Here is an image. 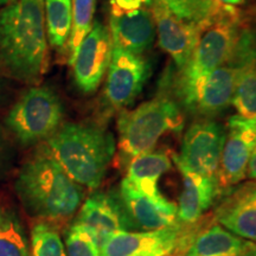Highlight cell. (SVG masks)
I'll return each instance as SVG.
<instances>
[{
    "instance_id": "4dcf8cb0",
    "label": "cell",
    "mask_w": 256,
    "mask_h": 256,
    "mask_svg": "<svg viewBox=\"0 0 256 256\" xmlns=\"http://www.w3.org/2000/svg\"><path fill=\"white\" fill-rule=\"evenodd\" d=\"M12 2H14V0H0V5H8Z\"/></svg>"
},
{
    "instance_id": "ac0fdd59",
    "label": "cell",
    "mask_w": 256,
    "mask_h": 256,
    "mask_svg": "<svg viewBox=\"0 0 256 256\" xmlns=\"http://www.w3.org/2000/svg\"><path fill=\"white\" fill-rule=\"evenodd\" d=\"M183 176V190L179 197L178 220L192 226L202 218L220 194L217 178L204 177L190 170L178 168Z\"/></svg>"
},
{
    "instance_id": "7402d4cb",
    "label": "cell",
    "mask_w": 256,
    "mask_h": 256,
    "mask_svg": "<svg viewBox=\"0 0 256 256\" xmlns=\"http://www.w3.org/2000/svg\"><path fill=\"white\" fill-rule=\"evenodd\" d=\"M46 34L51 46L62 51L68 44L72 26V0H46Z\"/></svg>"
},
{
    "instance_id": "6da1fadb",
    "label": "cell",
    "mask_w": 256,
    "mask_h": 256,
    "mask_svg": "<svg viewBox=\"0 0 256 256\" xmlns=\"http://www.w3.org/2000/svg\"><path fill=\"white\" fill-rule=\"evenodd\" d=\"M43 0H14L0 10V70L17 81H37L46 60Z\"/></svg>"
},
{
    "instance_id": "f1b7e54d",
    "label": "cell",
    "mask_w": 256,
    "mask_h": 256,
    "mask_svg": "<svg viewBox=\"0 0 256 256\" xmlns=\"http://www.w3.org/2000/svg\"><path fill=\"white\" fill-rule=\"evenodd\" d=\"M5 138L4 133H2V128L0 126V172H2V165H4L5 160Z\"/></svg>"
},
{
    "instance_id": "44dd1931",
    "label": "cell",
    "mask_w": 256,
    "mask_h": 256,
    "mask_svg": "<svg viewBox=\"0 0 256 256\" xmlns=\"http://www.w3.org/2000/svg\"><path fill=\"white\" fill-rule=\"evenodd\" d=\"M171 158L164 151H150L136 156L126 168V178L138 191L147 194H158L159 179L171 170Z\"/></svg>"
},
{
    "instance_id": "8992f818",
    "label": "cell",
    "mask_w": 256,
    "mask_h": 256,
    "mask_svg": "<svg viewBox=\"0 0 256 256\" xmlns=\"http://www.w3.org/2000/svg\"><path fill=\"white\" fill-rule=\"evenodd\" d=\"M63 116V104L56 92L46 87H34L10 110L5 124L19 144L28 146L55 134Z\"/></svg>"
},
{
    "instance_id": "1f68e13d",
    "label": "cell",
    "mask_w": 256,
    "mask_h": 256,
    "mask_svg": "<svg viewBox=\"0 0 256 256\" xmlns=\"http://www.w3.org/2000/svg\"><path fill=\"white\" fill-rule=\"evenodd\" d=\"M168 256H179V255H168Z\"/></svg>"
},
{
    "instance_id": "277c9868",
    "label": "cell",
    "mask_w": 256,
    "mask_h": 256,
    "mask_svg": "<svg viewBox=\"0 0 256 256\" xmlns=\"http://www.w3.org/2000/svg\"><path fill=\"white\" fill-rule=\"evenodd\" d=\"M48 151L72 180L98 188L114 158L116 144L104 128L88 124H66L48 139Z\"/></svg>"
},
{
    "instance_id": "5b68a950",
    "label": "cell",
    "mask_w": 256,
    "mask_h": 256,
    "mask_svg": "<svg viewBox=\"0 0 256 256\" xmlns=\"http://www.w3.org/2000/svg\"><path fill=\"white\" fill-rule=\"evenodd\" d=\"M178 104L166 95H158L133 110H122L118 119V151L120 164L127 168L136 156L152 151L168 132L183 130Z\"/></svg>"
},
{
    "instance_id": "2e32d148",
    "label": "cell",
    "mask_w": 256,
    "mask_h": 256,
    "mask_svg": "<svg viewBox=\"0 0 256 256\" xmlns=\"http://www.w3.org/2000/svg\"><path fill=\"white\" fill-rule=\"evenodd\" d=\"M110 31L112 43L134 55L150 49L156 34L151 10L146 5L128 11L112 8Z\"/></svg>"
},
{
    "instance_id": "4fadbf2b",
    "label": "cell",
    "mask_w": 256,
    "mask_h": 256,
    "mask_svg": "<svg viewBox=\"0 0 256 256\" xmlns=\"http://www.w3.org/2000/svg\"><path fill=\"white\" fill-rule=\"evenodd\" d=\"M148 8L154 20L159 46L172 57L180 72L191 58L198 42L200 26L177 17L164 0H151Z\"/></svg>"
},
{
    "instance_id": "d4e9b609",
    "label": "cell",
    "mask_w": 256,
    "mask_h": 256,
    "mask_svg": "<svg viewBox=\"0 0 256 256\" xmlns=\"http://www.w3.org/2000/svg\"><path fill=\"white\" fill-rule=\"evenodd\" d=\"M95 0H72V26L68 42L69 66H72L78 49L92 28Z\"/></svg>"
},
{
    "instance_id": "8fae6325",
    "label": "cell",
    "mask_w": 256,
    "mask_h": 256,
    "mask_svg": "<svg viewBox=\"0 0 256 256\" xmlns=\"http://www.w3.org/2000/svg\"><path fill=\"white\" fill-rule=\"evenodd\" d=\"M118 196L132 229L140 232L174 226L178 220V206L160 192L147 194L134 188L126 178L121 182Z\"/></svg>"
},
{
    "instance_id": "3957f363",
    "label": "cell",
    "mask_w": 256,
    "mask_h": 256,
    "mask_svg": "<svg viewBox=\"0 0 256 256\" xmlns=\"http://www.w3.org/2000/svg\"><path fill=\"white\" fill-rule=\"evenodd\" d=\"M240 31V12L235 6L222 5L200 25L196 46L176 84V96L191 114L208 78L232 56Z\"/></svg>"
},
{
    "instance_id": "484cf974",
    "label": "cell",
    "mask_w": 256,
    "mask_h": 256,
    "mask_svg": "<svg viewBox=\"0 0 256 256\" xmlns=\"http://www.w3.org/2000/svg\"><path fill=\"white\" fill-rule=\"evenodd\" d=\"M150 2L145 0L147 5ZM164 2L177 17L198 26L216 14L222 6L214 0H164Z\"/></svg>"
},
{
    "instance_id": "9c48e42d",
    "label": "cell",
    "mask_w": 256,
    "mask_h": 256,
    "mask_svg": "<svg viewBox=\"0 0 256 256\" xmlns=\"http://www.w3.org/2000/svg\"><path fill=\"white\" fill-rule=\"evenodd\" d=\"M255 147L256 120L241 115L229 118L216 177L220 188L226 190L247 178V166Z\"/></svg>"
},
{
    "instance_id": "f546056e",
    "label": "cell",
    "mask_w": 256,
    "mask_h": 256,
    "mask_svg": "<svg viewBox=\"0 0 256 256\" xmlns=\"http://www.w3.org/2000/svg\"><path fill=\"white\" fill-rule=\"evenodd\" d=\"M214 2H218L222 5H228V6H240L243 5L246 2V0H214Z\"/></svg>"
},
{
    "instance_id": "e0dca14e",
    "label": "cell",
    "mask_w": 256,
    "mask_h": 256,
    "mask_svg": "<svg viewBox=\"0 0 256 256\" xmlns=\"http://www.w3.org/2000/svg\"><path fill=\"white\" fill-rule=\"evenodd\" d=\"M214 220L229 232L256 244V182L232 192L217 208Z\"/></svg>"
},
{
    "instance_id": "7a4b0ae2",
    "label": "cell",
    "mask_w": 256,
    "mask_h": 256,
    "mask_svg": "<svg viewBox=\"0 0 256 256\" xmlns=\"http://www.w3.org/2000/svg\"><path fill=\"white\" fill-rule=\"evenodd\" d=\"M28 215L44 222H66L78 212L83 188L64 171L49 151L25 162L14 183Z\"/></svg>"
},
{
    "instance_id": "4316f807",
    "label": "cell",
    "mask_w": 256,
    "mask_h": 256,
    "mask_svg": "<svg viewBox=\"0 0 256 256\" xmlns=\"http://www.w3.org/2000/svg\"><path fill=\"white\" fill-rule=\"evenodd\" d=\"M66 256H100V244L81 224L74 222L66 238Z\"/></svg>"
},
{
    "instance_id": "ba28073f",
    "label": "cell",
    "mask_w": 256,
    "mask_h": 256,
    "mask_svg": "<svg viewBox=\"0 0 256 256\" xmlns=\"http://www.w3.org/2000/svg\"><path fill=\"white\" fill-rule=\"evenodd\" d=\"M226 140V130L212 120L191 124L185 133L180 153L174 156L177 168L190 170L204 177L216 178Z\"/></svg>"
},
{
    "instance_id": "83f0119b",
    "label": "cell",
    "mask_w": 256,
    "mask_h": 256,
    "mask_svg": "<svg viewBox=\"0 0 256 256\" xmlns=\"http://www.w3.org/2000/svg\"><path fill=\"white\" fill-rule=\"evenodd\" d=\"M247 178L252 179V182H256V147L252 153L250 159H249L247 166Z\"/></svg>"
},
{
    "instance_id": "603a6c76",
    "label": "cell",
    "mask_w": 256,
    "mask_h": 256,
    "mask_svg": "<svg viewBox=\"0 0 256 256\" xmlns=\"http://www.w3.org/2000/svg\"><path fill=\"white\" fill-rule=\"evenodd\" d=\"M0 256H30L23 223L10 208H0Z\"/></svg>"
},
{
    "instance_id": "ffe728a7",
    "label": "cell",
    "mask_w": 256,
    "mask_h": 256,
    "mask_svg": "<svg viewBox=\"0 0 256 256\" xmlns=\"http://www.w3.org/2000/svg\"><path fill=\"white\" fill-rule=\"evenodd\" d=\"M238 66L232 60L214 70L204 83L192 114L211 118L222 113L232 104Z\"/></svg>"
},
{
    "instance_id": "52a82bcc",
    "label": "cell",
    "mask_w": 256,
    "mask_h": 256,
    "mask_svg": "<svg viewBox=\"0 0 256 256\" xmlns=\"http://www.w3.org/2000/svg\"><path fill=\"white\" fill-rule=\"evenodd\" d=\"M198 226L179 223L148 232H116L100 247V256H168L184 254Z\"/></svg>"
},
{
    "instance_id": "d6986e66",
    "label": "cell",
    "mask_w": 256,
    "mask_h": 256,
    "mask_svg": "<svg viewBox=\"0 0 256 256\" xmlns=\"http://www.w3.org/2000/svg\"><path fill=\"white\" fill-rule=\"evenodd\" d=\"M183 256H256V244L214 223L197 230Z\"/></svg>"
},
{
    "instance_id": "7c38bea8",
    "label": "cell",
    "mask_w": 256,
    "mask_h": 256,
    "mask_svg": "<svg viewBox=\"0 0 256 256\" xmlns=\"http://www.w3.org/2000/svg\"><path fill=\"white\" fill-rule=\"evenodd\" d=\"M112 57L110 31L101 22L92 24L83 38L72 66L78 88L84 94L98 90L104 80Z\"/></svg>"
},
{
    "instance_id": "9a60e30c",
    "label": "cell",
    "mask_w": 256,
    "mask_h": 256,
    "mask_svg": "<svg viewBox=\"0 0 256 256\" xmlns=\"http://www.w3.org/2000/svg\"><path fill=\"white\" fill-rule=\"evenodd\" d=\"M230 60L238 66L232 104L238 115L256 120V36L250 30L240 31Z\"/></svg>"
},
{
    "instance_id": "cb8c5ba5",
    "label": "cell",
    "mask_w": 256,
    "mask_h": 256,
    "mask_svg": "<svg viewBox=\"0 0 256 256\" xmlns=\"http://www.w3.org/2000/svg\"><path fill=\"white\" fill-rule=\"evenodd\" d=\"M30 256H66L55 224L44 220L34 224L31 230Z\"/></svg>"
},
{
    "instance_id": "30bf717a",
    "label": "cell",
    "mask_w": 256,
    "mask_h": 256,
    "mask_svg": "<svg viewBox=\"0 0 256 256\" xmlns=\"http://www.w3.org/2000/svg\"><path fill=\"white\" fill-rule=\"evenodd\" d=\"M150 76V66L142 55L112 43V57L108 66L104 98L113 110H122L130 106L142 92Z\"/></svg>"
},
{
    "instance_id": "5bb4252c",
    "label": "cell",
    "mask_w": 256,
    "mask_h": 256,
    "mask_svg": "<svg viewBox=\"0 0 256 256\" xmlns=\"http://www.w3.org/2000/svg\"><path fill=\"white\" fill-rule=\"evenodd\" d=\"M76 223L84 226L101 243L116 232H132L116 192L96 191L82 204Z\"/></svg>"
}]
</instances>
